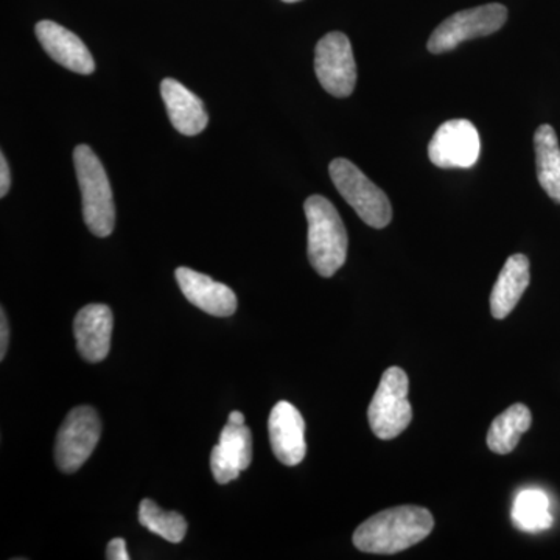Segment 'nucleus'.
<instances>
[{"label":"nucleus","mask_w":560,"mask_h":560,"mask_svg":"<svg viewBox=\"0 0 560 560\" xmlns=\"http://www.w3.org/2000/svg\"><path fill=\"white\" fill-rule=\"evenodd\" d=\"M73 165L83 201V219L95 237H109L116 226V206L108 175L91 147L73 150Z\"/></svg>","instance_id":"7ed1b4c3"},{"label":"nucleus","mask_w":560,"mask_h":560,"mask_svg":"<svg viewBox=\"0 0 560 560\" xmlns=\"http://www.w3.org/2000/svg\"><path fill=\"white\" fill-rule=\"evenodd\" d=\"M35 33L43 49L47 51L51 60L57 61L62 68L81 73V75H91L94 72V58H92L86 44L75 33L54 21L38 22Z\"/></svg>","instance_id":"f8f14e48"},{"label":"nucleus","mask_w":560,"mask_h":560,"mask_svg":"<svg viewBox=\"0 0 560 560\" xmlns=\"http://www.w3.org/2000/svg\"><path fill=\"white\" fill-rule=\"evenodd\" d=\"M308 221V260L323 278H331L348 259V232L337 208L327 198L312 195L304 202Z\"/></svg>","instance_id":"f03ea898"},{"label":"nucleus","mask_w":560,"mask_h":560,"mask_svg":"<svg viewBox=\"0 0 560 560\" xmlns=\"http://www.w3.org/2000/svg\"><path fill=\"white\" fill-rule=\"evenodd\" d=\"M537 178L541 189L552 201L560 205V147L555 128L540 125L534 135Z\"/></svg>","instance_id":"f3484780"},{"label":"nucleus","mask_w":560,"mask_h":560,"mask_svg":"<svg viewBox=\"0 0 560 560\" xmlns=\"http://www.w3.org/2000/svg\"><path fill=\"white\" fill-rule=\"evenodd\" d=\"M175 276L187 301L208 315L224 318V316L234 315L237 311V296L224 283L186 267H179Z\"/></svg>","instance_id":"ddd939ff"},{"label":"nucleus","mask_w":560,"mask_h":560,"mask_svg":"<svg viewBox=\"0 0 560 560\" xmlns=\"http://www.w3.org/2000/svg\"><path fill=\"white\" fill-rule=\"evenodd\" d=\"M106 559L108 560H130L127 551V544L124 539H113L109 541L108 550H106Z\"/></svg>","instance_id":"412c9836"},{"label":"nucleus","mask_w":560,"mask_h":560,"mask_svg":"<svg viewBox=\"0 0 560 560\" xmlns=\"http://www.w3.org/2000/svg\"><path fill=\"white\" fill-rule=\"evenodd\" d=\"M481 139L470 120L442 124L430 140L429 158L440 168H470L480 160Z\"/></svg>","instance_id":"1a4fd4ad"},{"label":"nucleus","mask_w":560,"mask_h":560,"mask_svg":"<svg viewBox=\"0 0 560 560\" xmlns=\"http://www.w3.org/2000/svg\"><path fill=\"white\" fill-rule=\"evenodd\" d=\"M529 282L528 257L523 254H514L504 264L492 293H490V312H492L493 318H508L518 301L522 300Z\"/></svg>","instance_id":"dca6fc26"},{"label":"nucleus","mask_w":560,"mask_h":560,"mask_svg":"<svg viewBox=\"0 0 560 560\" xmlns=\"http://www.w3.org/2000/svg\"><path fill=\"white\" fill-rule=\"evenodd\" d=\"M282 2L294 3V2H300V0H282Z\"/></svg>","instance_id":"393cba45"},{"label":"nucleus","mask_w":560,"mask_h":560,"mask_svg":"<svg viewBox=\"0 0 560 560\" xmlns=\"http://www.w3.org/2000/svg\"><path fill=\"white\" fill-rule=\"evenodd\" d=\"M253 460V434L246 425L228 422L221 431L220 442L210 455V470L219 485L238 478Z\"/></svg>","instance_id":"9b49d317"},{"label":"nucleus","mask_w":560,"mask_h":560,"mask_svg":"<svg viewBox=\"0 0 560 560\" xmlns=\"http://www.w3.org/2000/svg\"><path fill=\"white\" fill-rule=\"evenodd\" d=\"M102 434L97 411L91 407H77L62 422L55 442V463L65 474H73L90 459Z\"/></svg>","instance_id":"0eeeda50"},{"label":"nucleus","mask_w":560,"mask_h":560,"mask_svg":"<svg viewBox=\"0 0 560 560\" xmlns=\"http://www.w3.org/2000/svg\"><path fill=\"white\" fill-rule=\"evenodd\" d=\"M11 187V175L9 162L0 154V197L5 198Z\"/></svg>","instance_id":"5701e85b"},{"label":"nucleus","mask_w":560,"mask_h":560,"mask_svg":"<svg viewBox=\"0 0 560 560\" xmlns=\"http://www.w3.org/2000/svg\"><path fill=\"white\" fill-rule=\"evenodd\" d=\"M408 390L410 382L407 372L400 368L390 366L382 375L368 410L371 430L378 440H394L410 425L412 408Z\"/></svg>","instance_id":"20e7f679"},{"label":"nucleus","mask_w":560,"mask_h":560,"mask_svg":"<svg viewBox=\"0 0 560 560\" xmlns=\"http://www.w3.org/2000/svg\"><path fill=\"white\" fill-rule=\"evenodd\" d=\"M228 422L234 423V425H245V416L241 411H232Z\"/></svg>","instance_id":"b1692460"},{"label":"nucleus","mask_w":560,"mask_h":560,"mask_svg":"<svg viewBox=\"0 0 560 560\" xmlns=\"http://www.w3.org/2000/svg\"><path fill=\"white\" fill-rule=\"evenodd\" d=\"M268 431L276 458L285 466L293 467L302 463L307 453L304 418L290 401H278L268 419Z\"/></svg>","instance_id":"9d476101"},{"label":"nucleus","mask_w":560,"mask_h":560,"mask_svg":"<svg viewBox=\"0 0 560 560\" xmlns=\"http://www.w3.org/2000/svg\"><path fill=\"white\" fill-rule=\"evenodd\" d=\"M433 528V515L425 508H390L361 523L353 545L371 555H396L427 539Z\"/></svg>","instance_id":"f257e3e1"},{"label":"nucleus","mask_w":560,"mask_h":560,"mask_svg":"<svg viewBox=\"0 0 560 560\" xmlns=\"http://www.w3.org/2000/svg\"><path fill=\"white\" fill-rule=\"evenodd\" d=\"M533 415L523 404H515L493 419L488 433L490 451L497 455H508L517 447L523 433L530 429Z\"/></svg>","instance_id":"a211bd4d"},{"label":"nucleus","mask_w":560,"mask_h":560,"mask_svg":"<svg viewBox=\"0 0 560 560\" xmlns=\"http://www.w3.org/2000/svg\"><path fill=\"white\" fill-rule=\"evenodd\" d=\"M512 523L525 533H540L551 528L550 499L540 489H525L515 497Z\"/></svg>","instance_id":"6ab92c4d"},{"label":"nucleus","mask_w":560,"mask_h":560,"mask_svg":"<svg viewBox=\"0 0 560 560\" xmlns=\"http://www.w3.org/2000/svg\"><path fill=\"white\" fill-rule=\"evenodd\" d=\"M139 523L150 533L158 534L172 544H179L186 537L187 522L178 512L162 511L153 500H142L139 506Z\"/></svg>","instance_id":"aec40b11"},{"label":"nucleus","mask_w":560,"mask_h":560,"mask_svg":"<svg viewBox=\"0 0 560 560\" xmlns=\"http://www.w3.org/2000/svg\"><path fill=\"white\" fill-rule=\"evenodd\" d=\"M10 327L5 311L0 312V360L5 359L7 349H9Z\"/></svg>","instance_id":"4be33fe9"},{"label":"nucleus","mask_w":560,"mask_h":560,"mask_svg":"<svg viewBox=\"0 0 560 560\" xmlns=\"http://www.w3.org/2000/svg\"><path fill=\"white\" fill-rule=\"evenodd\" d=\"M506 21L508 9L501 3H488V5L458 11L433 32L427 49L434 55L445 54L466 40L499 32Z\"/></svg>","instance_id":"423d86ee"},{"label":"nucleus","mask_w":560,"mask_h":560,"mask_svg":"<svg viewBox=\"0 0 560 560\" xmlns=\"http://www.w3.org/2000/svg\"><path fill=\"white\" fill-rule=\"evenodd\" d=\"M161 95L176 131L184 136H197L206 130L209 116L201 98L194 92L179 81L165 79L161 83Z\"/></svg>","instance_id":"2eb2a0df"},{"label":"nucleus","mask_w":560,"mask_h":560,"mask_svg":"<svg viewBox=\"0 0 560 560\" xmlns=\"http://www.w3.org/2000/svg\"><path fill=\"white\" fill-rule=\"evenodd\" d=\"M330 178L341 197L359 213L361 220L374 230H383L393 220L389 198L355 164L335 160L329 165Z\"/></svg>","instance_id":"39448f33"},{"label":"nucleus","mask_w":560,"mask_h":560,"mask_svg":"<svg viewBox=\"0 0 560 560\" xmlns=\"http://www.w3.org/2000/svg\"><path fill=\"white\" fill-rule=\"evenodd\" d=\"M113 312L105 304H90L77 313L73 320L77 349L90 363H98L108 357L113 335Z\"/></svg>","instance_id":"4468645a"},{"label":"nucleus","mask_w":560,"mask_h":560,"mask_svg":"<svg viewBox=\"0 0 560 560\" xmlns=\"http://www.w3.org/2000/svg\"><path fill=\"white\" fill-rule=\"evenodd\" d=\"M315 72L320 86L330 95L346 98L357 84V65L345 33L331 32L316 44Z\"/></svg>","instance_id":"6e6552de"}]
</instances>
